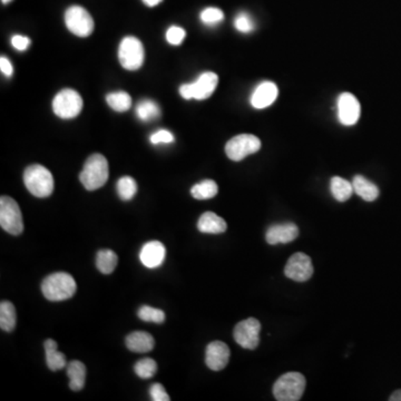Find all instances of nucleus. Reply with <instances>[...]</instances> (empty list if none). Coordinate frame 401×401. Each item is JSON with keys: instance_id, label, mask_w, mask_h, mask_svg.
Listing matches in <instances>:
<instances>
[{"instance_id": "obj_7", "label": "nucleus", "mask_w": 401, "mask_h": 401, "mask_svg": "<svg viewBox=\"0 0 401 401\" xmlns=\"http://www.w3.org/2000/svg\"><path fill=\"white\" fill-rule=\"evenodd\" d=\"M83 108V98L74 89H62L53 100V111L62 119L76 117Z\"/></svg>"}, {"instance_id": "obj_24", "label": "nucleus", "mask_w": 401, "mask_h": 401, "mask_svg": "<svg viewBox=\"0 0 401 401\" xmlns=\"http://www.w3.org/2000/svg\"><path fill=\"white\" fill-rule=\"evenodd\" d=\"M330 190L334 198L339 202L348 200L354 192L352 183L340 176L331 179Z\"/></svg>"}, {"instance_id": "obj_14", "label": "nucleus", "mask_w": 401, "mask_h": 401, "mask_svg": "<svg viewBox=\"0 0 401 401\" xmlns=\"http://www.w3.org/2000/svg\"><path fill=\"white\" fill-rule=\"evenodd\" d=\"M230 348L222 341L209 343L205 350V363L213 371H221L230 360Z\"/></svg>"}, {"instance_id": "obj_18", "label": "nucleus", "mask_w": 401, "mask_h": 401, "mask_svg": "<svg viewBox=\"0 0 401 401\" xmlns=\"http://www.w3.org/2000/svg\"><path fill=\"white\" fill-rule=\"evenodd\" d=\"M155 345L152 334L144 331H135L126 336V347L128 350L135 354H145L153 350Z\"/></svg>"}, {"instance_id": "obj_37", "label": "nucleus", "mask_w": 401, "mask_h": 401, "mask_svg": "<svg viewBox=\"0 0 401 401\" xmlns=\"http://www.w3.org/2000/svg\"><path fill=\"white\" fill-rule=\"evenodd\" d=\"M30 39L26 36L15 35L12 36V45L14 46L15 49L19 50V51H24V50L28 49L30 46Z\"/></svg>"}, {"instance_id": "obj_6", "label": "nucleus", "mask_w": 401, "mask_h": 401, "mask_svg": "<svg viewBox=\"0 0 401 401\" xmlns=\"http://www.w3.org/2000/svg\"><path fill=\"white\" fill-rule=\"evenodd\" d=\"M218 84V75L212 71H207L200 74L194 83L183 84L181 86L180 94L185 100H207L212 96Z\"/></svg>"}, {"instance_id": "obj_36", "label": "nucleus", "mask_w": 401, "mask_h": 401, "mask_svg": "<svg viewBox=\"0 0 401 401\" xmlns=\"http://www.w3.org/2000/svg\"><path fill=\"white\" fill-rule=\"evenodd\" d=\"M150 395L154 401H170L165 388L161 384H154L150 386Z\"/></svg>"}, {"instance_id": "obj_41", "label": "nucleus", "mask_w": 401, "mask_h": 401, "mask_svg": "<svg viewBox=\"0 0 401 401\" xmlns=\"http://www.w3.org/2000/svg\"><path fill=\"white\" fill-rule=\"evenodd\" d=\"M10 1H12V0H1V3H5V5H6V3H10Z\"/></svg>"}, {"instance_id": "obj_19", "label": "nucleus", "mask_w": 401, "mask_h": 401, "mask_svg": "<svg viewBox=\"0 0 401 401\" xmlns=\"http://www.w3.org/2000/svg\"><path fill=\"white\" fill-rule=\"evenodd\" d=\"M198 229L200 232L205 234L225 233L227 229V222L216 216V213L205 212L198 218Z\"/></svg>"}, {"instance_id": "obj_16", "label": "nucleus", "mask_w": 401, "mask_h": 401, "mask_svg": "<svg viewBox=\"0 0 401 401\" xmlns=\"http://www.w3.org/2000/svg\"><path fill=\"white\" fill-rule=\"evenodd\" d=\"M166 249L159 241H150L143 245L139 252V260L148 268H159L165 261Z\"/></svg>"}, {"instance_id": "obj_35", "label": "nucleus", "mask_w": 401, "mask_h": 401, "mask_svg": "<svg viewBox=\"0 0 401 401\" xmlns=\"http://www.w3.org/2000/svg\"><path fill=\"white\" fill-rule=\"evenodd\" d=\"M150 143L154 145L170 144L175 141L173 134L168 130H159L150 135Z\"/></svg>"}, {"instance_id": "obj_10", "label": "nucleus", "mask_w": 401, "mask_h": 401, "mask_svg": "<svg viewBox=\"0 0 401 401\" xmlns=\"http://www.w3.org/2000/svg\"><path fill=\"white\" fill-rule=\"evenodd\" d=\"M65 24L78 37H89L94 32V19L83 7H69L65 12Z\"/></svg>"}, {"instance_id": "obj_32", "label": "nucleus", "mask_w": 401, "mask_h": 401, "mask_svg": "<svg viewBox=\"0 0 401 401\" xmlns=\"http://www.w3.org/2000/svg\"><path fill=\"white\" fill-rule=\"evenodd\" d=\"M200 21L204 25H207V26H216V25L220 24L223 21L225 14H223V12L220 8L209 7V8H205L203 12H200Z\"/></svg>"}, {"instance_id": "obj_11", "label": "nucleus", "mask_w": 401, "mask_h": 401, "mask_svg": "<svg viewBox=\"0 0 401 401\" xmlns=\"http://www.w3.org/2000/svg\"><path fill=\"white\" fill-rule=\"evenodd\" d=\"M261 323L255 318H249L239 322L234 328V340L238 345L248 350H254L260 343Z\"/></svg>"}, {"instance_id": "obj_15", "label": "nucleus", "mask_w": 401, "mask_h": 401, "mask_svg": "<svg viewBox=\"0 0 401 401\" xmlns=\"http://www.w3.org/2000/svg\"><path fill=\"white\" fill-rule=\"evenodd\" d=\"M299 236V229L295 223H281L271 225L266 233L268 244H286L293 242Z\"/></svg>"}, {"instance_id": "obj_34", "label": "nucleus", "mask_w": 401, "mask_h": 401, "mask_svg": "<svg viewBox=\"0 0 401 401\" xmlns=\"http://www.w3.org/2000/svg\"><path fill=\"white\" fill-rule=\"evenodd\" d=\"M185 30L182 27L172 26L166 32V41L171 45H181L185 38Z\"/></svg>"}, {"instance_id": "obj_12", "label": "nucleus", "mask_w": 401, "mask_h": 401, "mask_svg": "<svg viewBox=\"0 0 401 401\" xmlns=\"http://www.w3.org/2000/svg\"><path fill=\"white\" fill-rule=\"evenodd\" d=\"M284 275L297 282H306L313 275L311 257L302 252H297L290 257L284 268Z\"/></svg>"}, {"instance_id": "obj_28", "label": "nucleus", "mask_w": 401, "mask_h": 401, "mask_svg": "<svg viewBox=\"0 0 401 401\" xmlns=\"http://www.w3.org/2000/svg\"><path fill=\"white\" fill-rule=\"evenodd\" d=\"M106 102L116 112H126L132 106V98L126 92L109 93Z\"/></svg>"}, {"instance_id": "obj_39", "label": "nucleus", "mask_w": 401, "mask_h": 401, "mask_svg": "<svg viewBox=\"0 0 401 401\" xmlns=\"http://www.w3.org/2000/svg\"><path fill=\"white\" fill-rule=\"evenodd\" d=\"M163 0H143V3L148 7H155L159 3H162Z\"/></svg>"}, {"instance_id": "obj_33", "label": "nucleus", "mask_w": 401, "mask_h": 401, "mask_svg": "<svg viewBox=\"0 0 401 401\" xmlns=\"http://www.w3.org/2000/svg\"><path fill=\"white\" fill-rule=\"evenodd\" d=\"M234 26L236 30L240 33L249 34L253 32L255 28L253 19L251 18L248 12H240L239 15L236 16V21H234Z\"/></svg>"}, {"instance_id": "obj_30", "label": "nucleus", "mask_w": 401, "mask_h": 401, "mask_svg": "<svg viewBox=\"0 0 401 401\" xmlns=\"http://www.w3.org/2000/svg\"><path fill=\"white\" fill-rule=\"evenodd\" d=\"M134 370H135L136 375L139 376V378H142V379H150V378H153L154 376L157 375V361H154L150 358L139 360L135 363V366H134Z\"/></svg>"}, {"instance_id": "obj_38", "label": "nucleus", "mask_w": 401, "mask_h": 401, "mask_svg": "<svg viewBox=\"0 0 401 401\" xmlns=\"http://www.w3.org/2000/svg\"><path fill=\"white\" fill-rule=\"evenodd\" d=\"M0 69L5 76L10 77L14 73V68H12V62H9L7 57H1L0 58Z\"/></svg>"}, {"instance_id": "obj_13", "label": "nucleus", "mask_w": 401, "mask_h": 401, "mask_svg": "<svg viewBox=\"0 0 401 401\" xmlns=\"http://www.w3.org/2000/svg\"><path fill=\"white\" fill-rule=\"evenodd\" d=\"M361 106L359 100L350 93H343L338 98V118L345 126H352L359 121Z\"/></svg>"}, {"instance_id": "obj_20", "label": "nucleus", "mask_w": 401, "mask_h": 401, "mask_svg": "<svg viewBox=\"0 0 401 401\" xmlns=\"http://www.w3.org/2000/svg\"><path fill=\"white\" fill-rule=\"evenodd\" d=\"M46 363L51 371H58L67 367V360L65 354H62L57 349V343L55 340L48 339L44 343Z\"/></svg>"}, {"instance_id": "obj_1", "label": "nucleus", "mask_w": 401, "mask_h": 401, "mask_svg": "<svg viewBox=\"0 0 401 401\" xmlns=\"http://www.w3.org/2000/svg\"><path fill=\"white\" fill-rule=\"evenodd\" d=\"M76 281L66 272H55L45 277L42 284L45 298L54 302L71 299L76 293Z\"/></svg>"}, {"instance_id": "obj_3", "label": "nucleus", "mask_w": 401, "mask_h": 401, "mask_svg": "<svg viewBox=\"0 0 401 401\" xmlns=\"http://www.w3.org/2000/svg\"><path fill=\"white\" fill-rule=\"evenodd\" d=\"M24 182L27 190L36 198H48L54 191V177L49 170L39 164L25 170Z\"/></svg>"}, {"instance_id": "obj_22", "label": "nucleus", "mask_w": 401, "mask_h": 401, "mask_svg": "<svg viewBox=\"0 0 401 401\" xmlns=\"http://www.w3.org/2000/svg\"><path fill=\"white\" fill-rule=\"evenodd\" d=\"M67 376L69 377V388L73 391H80L85 386L86 367L80 360H73L68 363Z\"/></svg>"}, {"instance_id": "obj_31", "label": "nucleus", "mask_w": 401, "mask_h": 401, "mask_svg": "<svg viewBox=\"0 0 401 401\" xmlns=\"http://www.w3.org/2000/svg\"><path fill=\"white\" fill-rule=\"evenodd\" d=\"M137 314H139V318L145 322H153L157 325H162L163 322L165 321V313L163 310L148 307V306L139 308Z\"/></svg>"}, {"instance_id": "obj_23", "label": "nucleus", "mask_w": 401, "mask_h": 401, "mask_svg": "<svg viewBox=\"0 0 401 401\" xmlns=\"http://www.w3.org/2000/svg\"><path fill=\"white\" fill-rule=\"evenodd\" d=\"M17 314L16 308L9 301H1L0 303V328L6 332L15 330Z\"/></svg>"}, {"instance_id": "obj_21", "label": "nucleus", "mask_w": 401, "mask_h": 401, "mask_svg": "<svg viewBox=\"0 0 401 401\" xmlns=\"http://www.w3.org/2000/svg\"><path fill=\"white\" fill-rule=\"evenodd\" d=\"M352 185H354V193L367 202L377 200L380 193L378 186L372 183L371 181L367 180L363 175H356L352 181Z\"/></svg>"}, {"instance_id": "obj_4", "label": "nucleus", "mask_w": 401, "mask_h": 401, "mask_svg": "<svg viewBox=\"0 0 401 401\" xmlns=\"http://www.w3.org/2000/svg\"><path fill=\"white\" fill-rule=\"evenodd\" d=\"M306 385V378L300 372H286L273 385V395L277 401H298L303 395Z\"/></svg>"}, {"instance_id": "obj_17", "label": "nucleus", "mask_w": 401, "mask_h": 401, "mask_svg": "<svg viewBox=\"0 0 401 401\" xmlns=\"http://www.w3.org/2000/svg\"><path fill=\"white\" fill-rule=\"evenodd\" d=\"M277 98V85L272 82H263L254 89L251 96V105L257 109L266 108L275 103Z\"/></svg>"}, {"instance_id": "obj_2", "label": "nucleus", "mask_w": 401, "mask_h": 401, "mask_svg": "<svg viewBox=\"0 0 401 401\" xmlns=\"http://www.w3.org/2000/svg\"><path fill=\"white\" fill-rule=\"evenodd\" d=\"M108 162L102 154H93L84 164L80 181L89 191H95L106 184L108 180Z\"/></svg>"}, {"instance_id": "obj_25", "label": "nucleus", "mask_w": 401, "mask_h": 401, "mask_svg": "<svg viewBox=\"0 0 401 401\" xmlns=\"http://www.w3.org/2000/svg\"><path fill=\"white\" fill-rule=\"evenodd\" d=\"M118 257L112 250H100L96 254V266L103 275H111L117 266Z\"/></svg>"}, {"instance_id": "obj_27", "label": "nucleus", "mask_w": 401, "mask_h": 401, "mask_svg": "<svg viewBox=\"0 0 401 401\" xmlns=\"http://www.w3.org/2000/svg\"><path fill=\"white\" fill-rule=\"evenodd\" d=\"M136 114L141 121L150 122L159 117L161 109L153 100H144L136 107Z\"/></svg>"}, {"instance_id": "obj_5", "label": "nucleus", "mask_w": 401, "mask_h": 401, "mask_svg": "<svg viewBox=\"0 0 401 401\" xmlns=\"http://www.w3.org/2000/svg\"><path fill=\"white\" fill-rule=\"evenodd\" d=\"M0 225L12 236H21L24 232V221L21 207L14 198L1 196L0 198Z\"/></svg>"}, {"instance_id": "obj_40", "label": "nucleus", "mask_w": 401, "mask_h": 401, "mask_svg": "<svg viewBox=\"0 0 401 401\" xmlns=\"http://www.w3.org/2000/svg\"><path fill=\"white\" fill-rule=\"evenodd\" d=\"M390 401H401V389L396 390L393 395L390 396Z\"/></svg>"}, {"instance_id": "obj_8", "label": "nucleus", "mask_w": 401, "mask_h": 401, "mask_svg": "<svg viewBox=\"0 0 401 401\" xmlns=\"http://www.w3.org/2000/svg\"><path fill=\"white\" fill-rule=\"evenodd\" d=\"M118 59L121 65L128 71H136L142 67L144 62V47L136 37H125L118 48Z\"/></svg>"}, {"instance_id": "obj_9", "label": "nucleus", "mask_w": 401, "mask_h": 401, "mask_svg": "<svg viewBox=\"0 0 401 401\" xmlns=\"http://www.w3.org/2000/svg\"><path fill=\"white\" fill-rule=\"evenodd\" d=\"M261 148V141L255 135L241 134L236 135L225 145L227 157L234 162H240L251 154L257 153Z\"/></svg>"}, {"instance_id": "obj_26", "label": "nucleus", "mask_w": 401, "mask_h": 401, "mask_svg": "<svg viewBox=\"0 0 401 401\" xmlns=\"http://www.w3.org/2000/svg\"><path fill=\"white\" fill-rule=\"evenodd\" d=\"M218 184L213 180L202 181L191 189V194L196 200H209L218 194Z\"/></svg>"}, {"instance_id": "obj_29", "label": "nucleus", "mask_w": 401, "mask_h": 401, "mask_svg": "<svg viewBox=\"0 0 401 401\" xmlns=\"http://www.w3.org/2000/svg\"><path fill=\"white\" fill-rule=\"evenodd\" d=\"M137 192V184L133 177L123 176L117 182L118 196L123 200H130Z\"/></svg>"}]
</instances>
